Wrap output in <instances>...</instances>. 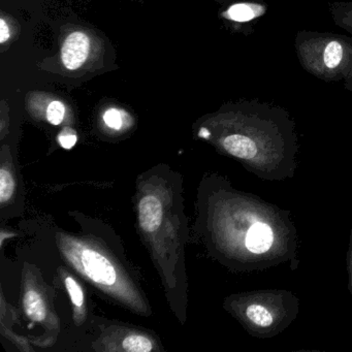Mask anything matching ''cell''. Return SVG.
Wrapping results in <instances>:
<instances>
[{"label": "cell", "mask_w": 352, "mask_h": 352, "mask_svg": "<svg viewBox=\"0 0 352 352\" xmlns=\"http://www.w3.org/2000/svg\"><path fill=\"white\" fill-rule=\"evenodd\" d=\"M65 107L59 100H54L47 109V119L53 125H59L65 119Z\"/></svg>", "instance_id": "13"}, {"label": "cell", "mask_w": 352, "mask_h": 352, "mask_svg": "<svg viewBox=\"0 0 352 352\" xmlns=\"http://www.w3.org/2000/svg\"><path fill=\"white\" fill-rule=\"evenodd\" d=\"M123 112L117 109H109L104 115V121L111 129H120L123 126Z\"/></svg>", "instance_id": "15"}, {"label": "cell", "mask_w": 352, "mask_h": 352, "mask_svg": "<svg viewBox=\"0 0 352 352\" xmlns=\"http://www.w3.org/2000/svg\"><path fill=\"white\" fill-rule=\"evenodd\" d=\"M269 13L265 0H234L222 13V17L240 30L253 32L252 28Z\"/></svg>", "instance_id": "2"}, {"label": "cell", "mask_w": 352, "mask_h": 352, "mask_svg": "<svg viewBox=\"0 0 352 352\" xmlns=\"http://www.w3.org/2000/svg\"><path fill=\"white\" fill-rule=\"evenodd\" d=\"M344 87H345V89H347L348 91L352 92V69L351 71H350L349 75L344 80Z\"/></svg>", "instance_id": "18"}, {"label": "cell", "mask_w": 352, "mask_h": 352, "mask_svg": "<svg viewBox=\"0 0 352 352\" xmlns=\"http://www.w3.org/2000/svg\"><path fill=\"white\" fill-rule=\"evenodd\" d=\"M90 51V40L81 32H73L67 36L61 49L63 65L69 71H75L85 63Z\"/></svg>", "instance_id": "4"}, {"label": "cell", "mask_w": 352, "mask_h": 352, "mask_svg": "<svg viewBox=\"0 0 352 352\" xmlns=\"http://www.w3.org/2000/svg\"><path fill=\"white\" fill-rule=\"evenodd\" d=\"M329 11L333 23L352 36V1L329 3Z\"/></svg>", "instance_id": "8"}, {"label": "cell", "mask_w": 352, "mask_h": 352, "mask_svg": "<svg viewBox=\"0 0 352 352\" xmlns=\"http://www.w3.org/2000/svg\"><path fill=\"white\" fill-rule=\"evenodd\" d=\"M123 348L129 352H149L153 349V344L149 338L142 335L129 336L123 341Z\"/></svg>", "instance_id": "10"}, {"label": "cell", "mask_w": 352, "mask_h": 352, "mask_svg": "<svg viewBox=\"0 0 352 352\" xmlns=\"http://www.w3.org/2000/svg\"><path fill=\"white\" fill-rule=\"evenodd\" d=\"M10 38V28L3 18L0 19V43L5 44Z\"/></svg>", "instance_id": "17"}, {"label": "cell", "mask_w": 352, "mask_h": 352, "mask_svg": "<svg viewBox=\"0 0 352 352\" xmlns=\"http://www.w3.org/2000/svg\"><path fill=\"white\" fill-rule=\"evenodd\" d=\"M300 67L327 83L345 80L352 69V36L300 30L294 38Z\"/></svg>", "instance_id": "1"}, {"label": "cell", "mask_w": 352, "mask_h": 352, "mask_svg": "<svg viewBox=\"0 0 352 352\" xmlns=\"http://www.w3.org/2000/svg\"><path fill=\"white\" fill-rule=\"evenodd\" d=\"M164 210L160 199L154 195H148L139 205V220L142 228L146 232H155L162 222Z\"/></svg>", "instance_id": "5"}, {"label": "cell", "mask_w": 352, "mask_h": 352, "mask_svg": "<svg viewBox=\"0 0 352 352\" xmlns=\"http://www.w3.org/2000/svg\"><path fill=\"white\" fill-rule=\"evenodd\" d=\"M246 314L252 322L259 327H267L273 322L271 313L261 305H251L247 308Z\"/></svg>", "instance_id": "11"}, {"label": "cell", "mask_w": 352, "mask_h": 352, "mask_svg": "<svg viewBox=\"0 0 352 352\" xmlns=\"http://www.w3.org/2000/svg\"><path fill=\"white\" fill-rule=\"evenodd\" d=\"M15 191V180L9 170H0V203L6 204L13 197Z\"/></svg>", "instance_id": "12"}, {"label": "cell", "mask_w": 352, "mask_h": 352, "mask_svg": "<svg viewBox=\"0 0 352 352\" xmlns=\"http://www.w3.org/2000/svg\"><path fill=\"white\" fill-rule=\"evenodd\" d=\"M65 286H67V290H69V296H71L73 304L76 307H79V308L83 306L84 294L79 283L74 278L67 276L65 278Z\"/></svg>", "instance_id": "14"}, {"label": "cell", "mask_w": 352, "mask_h": 352, "mask_svg": "<svg viewBox=\"0 0 352 352\" xmlns=\"http://www.w3.org/2000/svg\"><path fill=\"white\" fill-rule=\"evenodd\" d=\"M59 144L65 149H72L77 143V135L71 129H65L58 138Z\"/></svg>", "instance_id": "16"}, {"label": "cell", "mask_w": 352, "mask_h": 352, "mask_svg": "<svg viewBox=\"0 0 352 352\" xmlns=\"http://www.w3.org/2000/svg\"><path fill=\"white\" fill-rule=\"evenodd\" d=\"M223 147L228 153L242 160H251L257 154V146L248 135L234 133L223 140Z\"/></svg>", "instance_id": "7"}, {"label": "cell", "mask_w": 352, "mask_h": 352, "mask_svg": "<svg viewBox=\"0 0 352 352\" xmlns=\"http://www.w3.org/2000/svg\"><path fill=\"white\" fill-rule=\"evenodd\" d=\"M273 240L272 228L263 222H256L247 232L246 247L251 252L259 254L271 248Z\"/></svg>", "instance_id": "6"}, {"label": "cell", "mask_w": 352, "mask_h": 352, "mask_svg": "<svg viewBox=\"0 0 352 352\" xmlns=\"http://www.w3.org/2000/svg\"><path fill=\"white\" fill-rule=\"evenodd\" d=\"M69 258L76 261L82 271L100 285L112 286L116 282L117 274L110 261L100 253L91 249H76L69 253Z\"/></svg>", "instance_id": "3"}, {"label": "cell", "mask_w": 352, "mask_h": 352, "mask_svg": "<svg viewBox=\"0 0 352 352\" xmlns=\"http://www.w3.org/2000/svg\"><path fill=\"white\" fill-rule=\"evenodd\" d=\"M24 309L26 314L34 321L44 320L46 317V307L42 296L34 290H30L24 296Z\"/></svg>", "instance_id": "9"}]
</instances>
